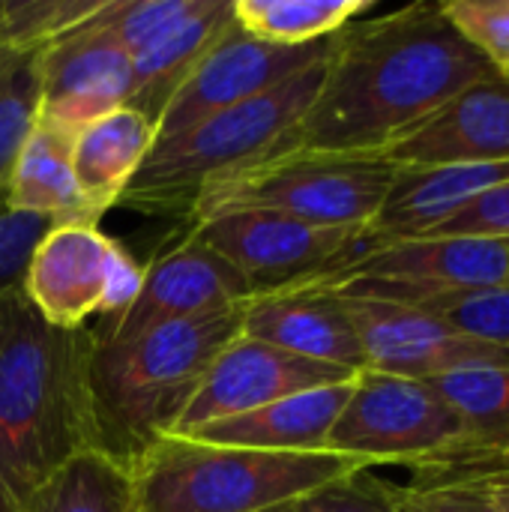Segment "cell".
I'll use <instances>...</instances> for the list:
<instances>
[{
  "mask_svg": "<svg viewBox=\"0 0 509 512\" xmlns=\"http://www.w3.org/2000/svg\"><path fill=\"white\" fill-rule=\"evenodd\" d=\"M507 180L509 159L441 168H396L393 186L372 219L369 234L375 240L426 237L453 213Z\"/></svg>",
  "mask_w": 509,
  "mask_h": 512,
  "instance_id": "18",
  "label": "cell"
},
{
  "mask_svg": "<svg viewBox=\"0 0 509 512\" xmlns=\"http://www.w3.org/2000/svg\"><path fill=\"white\" fill-rule=\"evenodd\" d=\"M21 512H132V474L105 450H84L60 465Z\"/></svg>",
  "mask_w": 509,
  "mask_h": 512,
  "instance_id": "23",
  "label": "cell"
},
{
  "mask_svg": "<svg viewBox=\"0 0 509 512\" xmlns=\"http://www.w3.org/2000/svg\"><path fill=\"white\" fill-rule=\"evenodd\" d=\"M93 333L48 324L21 288L0 294V483L21 507L60 465L99 450Z\"/></svg>",
  "mask_w": 509,
  "mask_h": 512,
  "instance_id": "2",
  "label": "cell"
},
{
  "mask_svg": "<svg viewBox=\"0 0 509 512\" xmlns=\"http://www.w3.org/2000/svg\"><path fill=\"white\" fill-rule=\"evenodd\" d=\"M336 294V291H333ZM357 330L366 369L432 381L459 369L509 366V348L468 339L444 321L393 300L336 294Z\"/></svg>",
  "mask_w": 509,
  "mask_h": 512,
  "instance_id": "12",
  "label": "cell"
},
{
  "mask_svg": "<svg viewBox=\"0 0 509 512\" xmlns=\"http://www.w3.org/2000/svg\"><path fill=\"white\" fill-rule=\"evenodd\" d=\"M393 168H441L509 159V81L486 72L381 153Z\"/></svg>",
  "mask_w": 509,
  "mask_h": 512,
  "instance_id": "16",
  "label": "cell"
},
{
  "mask_svg": "<svg viewBox=\"0 0 509 512\" xmlns=\"http://www.w3.org/2000/svg\"><path fill=\"white\" fill-rule=\"evenodd\" d=\"M354 375L357 372L345 366L306 360L258 339L237 336L210 363L204 381L198 384L189 408L183 411L171 435H189L207 423L240 417L306 390L345 384L354 381Z\"/></svg>",
  "mask_w": 509,
  "mask_h": 512,
  "instance_id": "14",
  "label": "cell"
},
{
  "mask_svg": "<svg viewBox=\"0 0 509 512\" xmlns=\"http://www.w3.org/2000/svg\"><path fill=\"white\" fill-rule=\"evenodd\" d=\"M99 12L36 57V117L72 138L87 123L123 108L132 93V57L123 42L99 21Z\"/></svg>",
  "mask_w": 509,
  "mask_h": 512,
  "instance_id": "15",
  "label": "cell"
},
{
  "mask_svg": "<svg viewBox=\"0 0 509 512\" xmlns=\"http://www.w3.org/2000/svg\"><path fill=\"white\" fill-rule=\"evenodd\" d=\"M465 441L462 420L429 381L363 369L327 438V453L348 456L363 468H411Z\"/></svg>",
  "mask_w": 509,
  "mask_h": 512,
  "instance_id": "8",
  "label": "cell"
},
{
  "mask_svg": "<svg viewBox=\"0 0 509 512\" xmlns=\"http://www.w3.org/2000/svg\"><path fill=\"white\" fill-rule=\"evenodd\" d=\"M486 72L492 66L453 30L441 3L354 21L333 39L291 150L381 153Z\"/></svg>",
  "mask_w": 509,
  "mask_h": 512,
  "instance_id": "1",
  "label": "cell"
},
{
  "mask_svg": "<svg viewBox=\"0 0 509 512\" xmlns=\"http://www.w3.org/2000/svg\"><path fill=\"white\" fill-rule=\"evenodd\" d=\"M189 231L231 261L255 294L321 285L375 243L369 228H318L270 210L204 213Z\"/></svg>",
  "mask_w": 509,
  "mask_h": 512,
  "instance_id": "7",
  "label": "cell"
},
{
  "mask_svg": "<svg viewBox=\"0 0 509 512\" xmlns=\"http://www.w3.org/2000/svg\"><path fill=\"white\" fill-rule=\"evenodd\" d=\"M327 60L330 54L279 87L210 114L183 135L156 144L117 204L189 222L213 186L291 150L294 132L318 96Z\"/></svg>",
  "mask_w": 509,
  "mask_h": 512,
  "instance_id": "4",
  "label": "cell"
},
{
  "mask_svg": "<svg viewBox=\"0 0 509 512\" xmlns=\"http://www.w3.org/2000/svg\"><path fill=\"white\" fill-rule=\"evenodd\" d=\"M54 228V222L30 216V213H15L6 204L0 207V294L21 288L30 255L36 243Z\"/></svg>",
  "mask_w": 509,
  "mask_h": 512,
  "instance_id": "33",
  "label": "cell"
},
{
  "mask_svg": "<svg viewBox=\"0 0 509 512\" xmlns=\"http://www.w3.org/2000/svg\"><path fill=\"white\" fill-rule=\"evenodd\" d=\"M408 486H450L486 498L495 510L509 512L507 444H459L408 468Z\"/></svg>",
  "mask_w": 509,
  "mask_h": 512,
  "instance_id": "26",
  "label": "cell"
},
{
  "mask_svg": "<svg viewBox=\"0 0 509 512\" xmlns=\"http://www.w3.org/2000/svg\"><path fill=\"white\" fill-rule=\"evenodd\" d=\"M369 9V0H231V15L246 33L279 45L330 39Z\"/></svg>",
  "mask_w": 509,
  "mask_h": 512,
  "instance_id": "24",
  "label": "cell"
},
{
  "mask_svg": "<svg viewBox=\"0 0 509 512\" xmlns=\"http://www.w3.org/2000/svg\"><path fill=\"white\" fill-rule=\"evenodd\" d=\"M351 387L354 381L306 390L258 411L207 423L186 438L267 453H327V438L351 399Z\"/></svg>",
  "mask_w": 509,
  "mask_h": 512,
  "instance_id": "19",
  "label": "cell"
},
{
  "mask_svg": "<svg viewBox=\"0 0 509 512\" xmlns=\"http://www.w3.org/2000/svg\"><path fill=\"white\" fill-rule=\"evenodd\" d=\"M108 0H0L3 45L12 57H36L84 27Z\"/></svg>",
  "mask_w": 509,
  "mask_h": 512,
  "instance_id": "27",
  "label": "cell"
},
{
  "mask_svg": "<svg viewBox=\"0 0 509 512\" xmlns=\"http://www.w3.org/2000/svg\"><path fill=\"white\" fill-rule=\"evenodd\" d=\"M405 306H414L456 333L495 345L509 348V285H492V288H465V291H444L432 297L411 300Z\"/></svg>",
  "mask_w": 509,
  "mask_h": 512,
  "instance_id": "28",
  "label": "cell"
},
{
  "mask_svg": "<svg viewBox=\"0 0 509 512\" xmlns=\"http://www.w3.org/2000/svg\"><path fill=\"white\" fill-rule=\"evenodd\" d=\"M243 303L153 327L135 339L96 342L90 396L99 450L132 468L171 435L219 351L240 336Z\"/></svg>",
  "mask_w": 509,
  "mask_h": 512,
  "instance_id": "3",
  "label": "cell"
},
{
  "mask_svg": "<svg viewBox=\"0 0 509 512\" xmlns=\"http://www.w3.org/2000/svg\"><path fill=\"white\" fill-rule=\"evenodd\" d=\"M402 512H501L486 498L450 486H396Z\"/></svg>",
  "mask_w": 509,
  "mask_h": 512,
  "instance_id": "35",
  "label": "cell"
},
{
  "mask_svg": "<svg viewBox=\"0 0 509 512\" xmlns=\"http://www.w3.org/2000/svg\"><path fill=\"white\" fill-rule=\"evenodd\" d=\"M426 237H489L509 240V180L489 189Z\"/></svg>",
  "mask_w": 509,
  "mask_h": 512,
  "instance_id": "34",
  "label": "cell"
},
{
  "mask_svg": "<svg viewBox=\"0 0 509 512\" xmlns=\"http://www.w3.org/2000/svg\"><path fill=\"white\" fill-rule=\"evenodd\" d=\"M509 240L489 237H411L375 240L357 261L318 288L411 303L420 297L492 288L507 282Z\"/></svg>",
  "mask_w": 509,
  "mask_h": 512,
  "instance_id": "10",
  "label": "cell"
},
{
  "mask_svg": "<svg viewBox=\"0 0 509 512\" xmlns=\"http://www.w3.org/2000/svg\"><path fill=\"white\" fill-rule=\"evenodd\" d=\"M9 60H12V54H9L6 45H3V27H0V75H3V69H6Z\"/></svg>",
  "mask_w": 509,
  "mask_h": 512,
  "instance_id": "37",
  "label": "cell"
},
{
  "mask_svg": "<svg viewBox=\"0 0 509 512\" xmlns=\"http://www.w3.org/2000/svg\"><path fill=\"white\" fill-rule=\"evenodd\" d=\"M240 336L288 354L363 372V348L345 303L318 285L255 294L243 303Z\"/></svg>",
  "mask_w": 509,
  "mask_h": 512,
  "instance_id": "17",
  "label": "cell"
},
{
  "mask_svg": "<svg viewBox=\"0 0 509 512\" xmlns=\"http://www.w3.org/2000/svg\"><path fill=\"white\" fill-rule=\"evenodd\" d=\"M393 177L396 168L378 153L288 150L213 186L192 219L222 210H270L318 228H369Z\"/></svg>",
  "mask_w": 509,
  "mask_h": 512,
  "instance_id": "6",
  "label": "cell"
},
{
  "mask_svg": "<svg viewBox=\"0 0 509 512\" xmlns=\"http://www.w3.org/2000/svg\"><path fill=\"white\" fill-rule=\"evenodd\" d=\"M156 144V123L123 105L72 138V171L96 216L117 207L120 195Z\"/></svg>",
  "mask_w": 509,
  "mask_h": 512,
  "instance_id": "21",
  "label": "cell"
},
{
  "mask_svg": "<svg viewBox=\"0 0 509 512\" xmlns=\"http://www.w3.org/2000/svg\"><path fill=\"white\" fill-rule=\"evenodd\" d=\"M3 204L15 213H30L54 225L96 222L72 171V135L36 117L15 150Z\"/></svg>",
  "mask_w": 509,
  "mask_h": 512,
  "instance_id": "20",
  "label": "cell"
},
{
  "mask_svg": "<svg viewBox=\"0 0 509 512\" xmlns=\"http://www.w3.org/2000/svg\"><path fill=\"white\" fill-rule=\"evenodd\" d=\"M504 78H507V81H509V72H507V75H504Z\"/></svg>",
  "mask_w": 509,
  "mask_h": 512,
  "instance_id": "40",
  "label": "cell"
},
{
  "mask_svg": "<svg viewBox=\"0 0 509 512\" xmlns=\"http://www.w3.org/2000/svg\"><path fill=\"white\" fill-rule=\"evenodd\" d=\"M36 57H12L0 75V207H3L6 177H9L15 150L24 141L39 108V60Z\"/></svg>",
  "mask_w": 509,
  "mask_h": 512,
  "instance_id": "29",
  "label": "cell"
},
{
  "mask_svg": "<svg viewBox=\"0 0 509 512\" xmlns=\"http://www.w3.org/2000/svg\"><path fill=\"white\" fill-rule=\"evenodd\" d=\"M363 471L339 453H267L165 435L132 474V512H264Z\"/></svg>",
  "mask_w": 509,
  "mask_h": 512,
  "instance_id": "5",
  "label": "cell"
},
{
  "mask_svg": "<svg viewBox=\"0 0 509 512\" xmlns=\"http://www.w3.org/2000/svg\"><path fill=\"white\" fill-rule=\"evenodd\" d=\"M465 426V444L509 441V366L459 369L429 381Z\"/></svg>",
  "mask_w": 509,
  "mask_h": 512,
  "instance_id": "25",
  "label": "cell"
},
{
  "mask_svg": "<svg viewBox=\"0 0 509 512\" xmlns=\"http://www.w3.org/2000/svg\"><path fill=\"white\" fill-rule=\"evenodd\" d=\"M0 512H21V507L12 501V495L3 489V483H0Z\"/></svg>",
  "mask_w": 509,
  "mask_h": 512,
  "instance_id": "36",
  "label": "cell"
},
{
  "mask_svg": "<svg viewBox=\"0 0 509 512\" xmlns=\"http://www.w3.org/2000/svg\"><path fill=\"white\" fill-rule=\"evenodd\" d=\"M507 285H509V267H507Z\"/></svg>",
  "mask_w": 509,
  "mask_h": 512,
  "instance_id": "39",
  "label": "cell"
},
{
  "mask_svg": "<svg viewBox=\"0 0 509 512\" xmlns=\"http://www.w3.org/2000/svg\"><path fill=\"white\" fill-rule=\"evenodd\" d=\"M249 297H255V291L246 276L186 231L144 267V282L135 303L120 318L102 321L90 333L96 342H123L171 321L240 306Z\"/></svg>",
  "mask_w": 509,
  "mask_h": 512,
  "instance_id": "13",
  "label": "cell"
},
{
  "mask_svg": "<svg viewBox=\"0 0 509 512\" xmlns=\"http://www.w3.org/2000/svg\"><path fill=\"white\" fill-rule=\"evenodd\" d=\"M333 39L336 36L312 45H279L246 33L231 15L222 36L210 45L195 72L162 111L156 123V144L183 135L210 114H219L279 87L282 81L324 60L333 51Z\"/></svg>",
  "mask_w": 509,
  "mask_h": 512,
  "instance_id": "11",
  "label": "cell"
},
{
  "mask_svg": "<svg viewBox=\"0 0 509 512\" xmlns=\"http://www.w3.org/2000/svg\"><path fill=\"white\" fill-rule=\"evenodd\" d=\"M228 21L231 0H198L189 18L132 57V93L126 105L141 111L150 123H159L174 93L186 84Z\"/></svg>",
  "mask_w": 509,
  "mask_h": 512,
  "instance_id": "22",
  "label": "cell"
},
{
  "mask_svg": "<svg viewBox=\"0 0 509 512\" xmlns=\"http://www.w3.org/2000/svg\"><path fill=\"white\" fill-rule=\"evenodd\" d=\"M198 0H108L99 21L123 42L129 57L150 48L195 12Z\"/></svg>",
  "mask_w": 509,
  "mask_h": 512,
  "instance_id": "30",
  "label": "cell"
},
{
  "mask_svg": "<svg viewBox=\"0 0 509 512\" xmlns=\"http://www.w3.org/2000/svg\"><path fill=\"white\" fill-rule=\"evenodd\" d=\"M144 267L96 222H63L36 243L21 291L54 327L120 318L138 297Z\"/></svg>",
  "mask_w": 509,
  "mask_h": 512,
  "instance_id": "9",
  "label": "cell"
},
{
  "mask_svg": "<svg viewBox=\"0 0 509 512\" xmlns=\"http://www.w3.org/2000/svg\"><path fill=\"white\" fill-rule=\"evenodd\" d=\"M453 30L501 75L509 72V0H447L441 3Z\"/></svg>",
  "mask_w": 509,
  "mask_h": 512,
  "instance_id": "31",
  "label": "cell"
},
{
  "mask_svg": "<svg viewBox=\"0 0 509 512\" xmlns=\"http://www.w3.org/2000/svg\"><path fill=\"white\" fill-rule=\"evenodd\" d=\"M294 512H402L396 486L372 477L369 468L333 480L291 504Z\"/></svg>",
  "mask_w": 509,
  "mask_h": 512,
  "instance_id": "32",
  "label": "cell"
},
{
  "mask_svg": "<svg viewBox=\"0 0 509 512\" xmlns=\"http://www.w3.org/2000/svg\"><path fill=\"white\" fill-rule=\"evenodd\" d=\"M264 512H294V510H291V504H279V507H273V510H264Z\"/></svg>",
  "mask_w": 509,
  "mask_h": 512,
  "instance_id": "38",
  "label": "cell"
}]
</instances>
